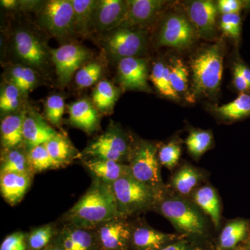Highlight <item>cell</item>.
Here are the masks:
<instances>
[{
  "mask_svg": "<svg viewBox=\"0 0 250 250\" xmlns=\"http://www.w3.org/2000/svg\"><path fill=\"white\" fill-rule=\"evenodd\" d=\"M120 217L111 186L93 178L84 195L63 215V223L81 228L93 229Z\"/></svg>",
  "mask_w": 250,
  "mask_h": 250,
  "instance_id": "6da1fadb",
  "label": "cell"
},
{
  "mask_svg": "<svg viewBox=\"0 0 250 250\" xmlns=\"http://www.w3.org/2000/svg\"><path fill=\"white\" fill-rule=\"evenodd\" d=\"M224 49L220 42L208 46L190 59L192 94L209 97L218 93L223 73Z\"/></svg>",
  "mask_w": 250,
  "mask_h": 250,
  "instance_id": "7a4b0ae2",
  "label": "cell"
},
{
  "mask_svg": "<svg viewBox=\"0 0 250 250\" xmlns=\"http://www.w3.org/2000/svg\"><path fill=\"white\" fill-rule=\"evenodd\" d=\"M131 174L136 180L147 186L155 194L157 201L165 196L157 147L148 141H141L131 148L129 158Z\"/></svg>",
  "mask_w": 250,
  "mask_h": 250,
  "instance_id": "3957f363",
  "label": "cell"
},
{
  "mask_svg": "<svg viewBox=\"0 0 250 250\" xmlns=\"http://www.w3.org/2000/svg\"><path fill=\"white\" fill-rule=\"evenodd\" d=\"M154 207L184 236L205 234L207 221L195 206L179 197H165L156 202Z\"/></svg>",
  "mask_w": 250,
  "mask_h": 250,
  "instance_id": "277c9868",
  "label": "cell"
},
{
  "mask_svg": "<svg viewBox=\"0 0 250 250\" xmlns=\"http://www.w3.org/2000/svg\"><path fill=\"white\" fill-rule=\"evenodd\" d=\"M120 216L127 218L154 207L157 199L149 188L131 174L123 176L111 185Z\"/></svg>",
  "mask_w": 250,
  "mask_h": 250,
  "instance_id": "5b68a950",
  "label": "cell"
},
{
  "mask_svg": "<svg viewBox=\"0 0 250 250\" xmlns=\"http://www.w3.org/2000/svg\"><path fill=\"white\" fill-rule=\"evenodd\" d=\"M131 147L125 133L116 126L108 128L85 148L82 156L125 164L129 161Z\"/></svg>",
  "mask_w": 250,
  "mask_h": 250,
  "instance_id": "8992f818",
  "label": "cell"
},
{
  "mask_svg": "<svg viewBox=\"0 0 250 250\" xmlns=\"http://www.w3.org/2000/svg\"><path fill=\"white\" fill-rule=\"evenodd\" d=\"M41 25L51 35L65 38L74 33V11L71 0L45 1L39 12Z\"/></svg>",
  "mask_w": 250,
  "mask_h": 250,
  "instance_id": "52a82bcc",
  "label": "cell"
},
{
  "mask_svg": "<svg viewBox=\"0 0 250 250\" xmlns=\"http://www.w3.org/2000/svg\"><path fill=\"white\" fill-rule=\"evenodd\" d=\"M103 45L112 58L121 59L136 57L146 48V36L142 30L130 27H118L108 31Z\"/></svg>",
  "mask_w": 250,
  "mask_h": 250,
  "instance_id": "ba28073f",
  "label": "cell"
},
{
  "mask_svg": "<svg viewBox=\"0 0 250 250\" xmlns=\"http://www.w3.org/2000/svg\"><path fill=\"white\" fill-rule=\"evenodd\" d=\"M13 47L18 59L25 65L41 69L52 60L50 49L32 31L18 29L13 36Z\"/></svg>",
  "mask_w": 250,
  "mask_h": 250,
  "instance_id": "9c48e42d",
  "label": "cell"
},
{
  "mask_svg": "<svg viewBox=\"0 0 250 250\" xmlns=\"http://www.w3.org/2000/svg\"><path fill=\"white\" fill-rule=\"evenodd\" d=\"M197 33L188 18L175 14L166 18L159 35V45L177 49L189 48L195 42Z\"/></svg>",
  "mask_w": 250,
  "mask_h": 250,
  "instance_id": "30bf717a",
  "label": "cell"
},
{
  "mask_svg": "<svg viewBox=\"0 0 250 250\" xmlns=\"http://www.w3.org/2000/svg\"><path fill=\"white\" fill-rule=\"evenodd\" d=\"M59 82L67 84L71 81L75 72L89 60V51L79 44H65L58 48L50 49Z\"/></svg>",
  "mask_w": 250,
  "mask_h": 250,
  "instance_id": "8fae6325",
  "label": "cell"
},
{
  "mask_svg": "<svg viewBox=\"0 0 250 250\" xmlns=\"http://www.w3.org/2000/svg\"><path fill=\"white\" fill-rule=\"evenodd\" d=\"M101 250H129L132 225L117 217L93 229Z\"/></svg>",
  "mask_w": 250,
  "mask_h": 250,
  "instance_id": "7c38bea8",
  "label": "cell"
},
{
  "mask_svg": "<svg viewBox=\"0 0 250 250\" xmlns=\"http://www.w3.org/2000/svg\"><path fill=\"white\" fill-rule=\"evenodd\" d=\"M187 11L197 35L207 40L213 39L217 32V4L210 0L192 1L189 3Z\"/></svg>",
  "mask_w": 250,
  "mask_h": 250,
  "instance_id": "4fadbf2b",
  "label": "cell"
},
{
  "mask_svg": "<svg viewBox=\"0 0 250 250\" xmlns=\"http://www.w3.org/2000/svg\"><path fill=\"white\" fill-rule=\"evenodd\" d=\"M117 72L120 83L125 90L152 91L147 83L149 75L144 59L138 57L121 59L118 62Z\"/></svg>",
  "mask_w": 250,
  "mask_h": 250,
  "instance_id": "5bb4252c",
  "label": "cell"
},
{
  "mask_svg": "<svg viewBox=\"0 0 250 250\" xmlns=\"http://www.w3.org/2000/svg\"><path fill=\"white\" fill-rule=\"evenodd\" d=\"M127 9L126 1L98 0L94 12L93 29L108 32L121 27Z\"/></svg>",
  "mask_w": 250,
  "mask_h": 250,
  "instance_id": "9a60e30c",
  "label": "cell"
},
{
  "mask_svg": "<svg viewBox=\"0 0 250 250\" xmlns=\"http://www.w3.org/2000/svg\"><path fill=\"white\" fill-rule=\"evenodd\" d=\"M62 250H101L95 231L63 223L54 238Z\"/></svg>",
  "mask_w": 250,
  "mask_h": 250,
  "instance_id": "2e32d148",
  "label": "cell"
},
{
  "mask_svg": "<svg viewBox=\"0 0 250 250\" xmlns=\"http://www.w3.org/2000/svg\"><path fill=\"white\" fill-rule=\"evenodd\" d=\"M184 236L161 232L148 225L132 226L129 250H160Z\"/></svg>",
  "mask_w": 250,
  "mask_h": 250,
  "instance_id": "e0dca14e",
  "label": "cell"
},
{
  "mask_svg": "<svg viewBox=\"0 0 250 250\" xmlns=\"http://www.w3.org/2000/svg\"><path fill=\"white\" fill-rule=\"evenodd\" d=\"M58 134L39 113L26 112L23 124L24 146L27 151L45 144Z\"/></svg>",
  "mask_w": 250,
  "mask_h": 250,
  "instance_id": "ac0fdd59",
  "label": "cell"
},
{
  "mask_svg": "<svg viewBox=\"0 0 250 250\" xmlns=\"http://www.w3.org/2000/svg\"><path fill=\"white\" fill-rule=\"evenodd\" d=\"M124 21L120 27H134L150 23L160 14L166 4L161 0H128Z\"/></svg>",
  "mask_w": 250,
  "mask_h": 250,
  "instance_id": "d6986e66",
  "label": "cell"
},
{
  "mask_svg": "<svg viewBox=\"0 0 250 250\" xmlns=\"http://www.w3.org/2000/svg\"><path fill=\"white\" fill-rule=\"evenodd\" d=\"M69 120L75 127L85 132L93 133L100 126V114L93 103L86 99L74 102L67 106Z\"/></svg>",
  "mask_w": 250,
  "mask_h": 250,
  "instance_id": "ffe728a7",
  "label": "cell"
},
{
  "mask_svg": "<svg viewBox=\"0 0 250 250\" xmlns=\"http://www.w3.org/2000/svg\"><path fill=\"white\" fill-rule=\"evenodd\" d=\"M32 177L16 172L0 174V190L5 201L11 206L21 202L30 187Z\"/></svg>",
  "mask_w": 250,
  "mask_h": 250,
  "instance_id": "44dd1931",
  "label": "cell"
},
{
  "mask_svg": "<svg viewBox=\"0 0 250 250\" xmlns=\"http://www.w3.org/2000/svg\"><path fill=\"white\" fill-rule=\"evenodd\" d=\"M93 178L111 186L123 176L131 174L129 166L105 159H88L83 162Z\"/></svg>",
  "mask_w": 250,
  "mask_h": 250,
  "instance_id": "7402d4cb",
  "label": "cell"
},
{
  "mask_svg": "<svg viewBox=\"0 0 250 250\" xmlns=\"http://www.w3.org/2000/svg\"><path fill=\"white\" fill-rule=\"evenodd\" d=\"M25 114V111L16 112L1 120L0 130L3 149H11L24 145L23 124Z\"/></svg>",
  "mask_w": 250,
  "mask_h": 250,
  "instance_id": "603a6c76",
  "label": "cell"
},
{
  "mask_svg": "<svg viewBox=\"0 0 250 250\" xmlns=\"http://www.w3.org/2000/svg\"><path fill=\"white\" fill-rule=\"evenodd\" d=\"M0 170L1 173L16 172L34 175L25 147L21 146L11 149H3Z\"/></svg>",
  "mask_w": 250,
  "mask_h": 250,
  "instance_id": "cb8c5ba5",
  "label": "cell"
},
{
  "mask_svg": "<svg viewBox=\"0 0 250 250\" xmlns=\"http://www.w3.org/2000/svg\"><path fill=\"white\" fill-rule=\"evenodd\" d=\"M44 145L57 167L67 165L82 156L66 136L59 133Z\"/></svg>",
  "mask_w": 250,
  "mask_h": 250,
  "instance_id": "d4e9b609",
  "label": "cell"
},
{
  "mask_svg": "<svg viewBox=\"0 0 250 250\" xmlns=\"http://www.w3.org/2000/svg\"><path fill=\"white\" fill-rule=\"evenodd\" d=\"M74 11V33L85 36L93 29L97 0H71Z\"/></svg>",
  "mask_w": 250,
  "mask_h": 250,
  "instance_id": "484cf974",
  "label": "cell"
},
{
  "mask_svg": "<svg viewBox=\"0 0 250 250\" xmlns=\"http://www.w3.org/2000/svg\"><path fill=\"white\" fill-rule=\"evenodd\" d=\"M193 199L195 204L209 215L213 225L218 228L221 219V208L215 189L209 186L200 188L194 194Z\"/></svg>",
  "mask_w": 250,
  "mask_h": 250,
  "instance_id": "4316f807",
  "label": "cell"
},
{
  "mask_svg": "<svg viewBox=\"0 0 250 250\" xmlns=\"http://www.w3.org/2000/svg\"><path fill=\"white\" fill-rule=\"evenodd\" d=\"M249 228V224L245 220H233L228 224L223 229L219 238V249H235L238 243L248 238Z\"/></svg>",
  "mask_w": 250,
  "mask_h": 250,
  "instance_id": "83f0119b",
  "label": "cell"
},
{
  "mask_svg": "<svg viewBox=\"0 0 250 250\" xmlns=\"http://www.w3.org/2000/svg\"><path fill=\"white\" fill-rule=\"evenodd\" d=\"M213 111L218 116L230 121H239L250 116V93H240L231 103L215 106Z\"/></svg>",
  "mask_w": 250,
  "mask_h": 250,
  "instance_id": "f1b7e54d",
  "label": "cell"
},
{
  "mask_svg": "<svg viewBox=\"0 0 250 250\" xmlns=\"http://www.w3.org/2000/svg\"><path fill=\"white\" fill-rule=\"evenodd\" d=\"M7 77L8 82L16 85L22 95L34 89L39 82L35 70L27 65H14L8 70Z\"/></svg>",
  "mask_w": 250,
  "mask_h": 250,
  "instance_id": "f546056e",
  "label": "cell"
},
{
  "mask_svg": "<svg viewBox=\"0 0 250 250\" xmlns=\"http://www.w3.org/2000/svg\"><path fill=\"white\" fill-rule=\"evenodd\" d=\"M149 80L158 91L166 98L179 100L180 96L176 93L171 85L168 66L163 62H156L153 65Z\"/></svg>",
  "mask_w": 250,
  "mask_h": 250,
  "instance_id": "4dcf8cb0",
  "label": "cell"
},
{
  "mask_svg": "<svg viewBox=\"0 0 250 250\" xmlns=\"http://www.w3.org/2000/svg\"><path fill=\"white\" fill-rule=\"evenodd\" d=\"M118 98V90L111 82L103 80L99 82L93 93V103L98 111H111Z\"/></svg>",
  "mask_w": 250,
  "mask_h": 250,
  "instance_id": "1f68e13d",
  "label": "cell"
},
{
  "mask_svg": "<svg viewBox=\"0 0 250 250\" xmlns=\"http://www.w3.org/2000/svg\"><path fill=\"white\" fill-rule=\"evenodd\" d=\"M59 227L54 224L34 228L27 233V250H46L54 242Z\"/></svg>",
  "mask_w": 250,
  "mask_h": 250,
  "instance_id": "d6a6232c",
  "label": "cell"
},
{
  "mask_svg": "<svg viewBox=\"0 0 250 250\" xmlns=\"http://www.w3.org/2000/svg\"><path fill=\"white\" fill-rule=\"evenodd\" d=\"M202 174L197 169L189 166H184L172 178V187L182 195H188L200 182Z\"/></svg>",
  "mask_w": 250,
  "mask_h": 250,
  "instance_id": "836d02e7",
  "label": "cell"
},
{
  "mask_svg": "<svg viewBox=\"0 0 250 250\" xmlns=\"http://www.w3.org/2000/svg\"><path fill=\"white\" fill-rule=\"evenodd\" d=\"M170 71L171 85L174 91L179 96L181 94L187 95V98H190V95L188 92V69L183 61L179 59L171 60L170 65H167Z\"/></svg>",
  "mask_w": 250,
  "mask_h": 250,
  "instance_id": "e575fe53",
  "label": "cell"
},
{
  "mask_svg": "<svg viewBox=\"0 0 250 250\" xmlns=\"http://www.w3.org/2000/svg\"><path fill=\"white\" fill-rule=\"evenodd\" d=\"M213 135L206 130H193L188 136L186 144L188 150L195 158H200L211 147Z\"/></svg>",
  "mask_w": 250,
  "mask_h": 250,
  "instance_id": "d590c367",
  "label": "cell"
},
{
  "mask_svg": "<svg viewBox=\"0 0 250 250\" xmlns=\"http://www.w3.org/2000/svg\"><path fill=\"white\" fill-rule=\"evenodd\" d=\"M22 95L16 85L7 82L1 87L0 95V108L3 113H14L18 112Z\"/></svg>",
  "mask_w": 250,
  "mask_h": 250,
  "instance_id": "8d00e7d4",
  "label": "cell"
},
{
  "mask_svg": "<svg viewBox=\"0 0 250 250\" xmlns=\"http://www.w3.org/2000/svg\"><path fill=\"white\" fill-rule=\"evenodd\" d=\"M28 156L34 173L43 172L49 169L57 168L55 163L47 152L45 145L36 146L28 151Z\"/></svg>",
  "mask_w": 250,
  "mask_h": 250,
  "instance_id": "74e56055",
  "label": "cell"
},
{
  "mask_svg": "<svg viewBox=\"0 0 250 250\" xmlns=\"http://www.w3.org/2000/svg\"><path fill=\"white\" fill-rule=\"evenodd\" d=\"M103 67L98 62H91L83 65L75 75V82L81 88H88L100 80Z\"/></svg>",
  "mask_w": 250,
  "mask_h": 250,
  "instance_id": "f35d334b",
  "label": "cell"
},
{
  "mask_svg": "<svg viewBox=\"0 0 250 250\" xmlns=\"http://www.w3.org/2000/svg\"><path fill=\"white\" fill-rule=\"evenodd\" d=\"M65 111V100L59 95H52L46 100L45 116L51 124L58 126Z\"/></svg>",
  "mask_w": 250,
  "mask_h": 250,
  "instance_id": "ab89813d",
  "label": "cell"
},
{
  "mask_svg": "<svg viewBox=\"0 0 250 250\" xmlns=\"http://www.w3.org/2000/svg\"><path fill=\"white\" fill-rule=\"evenodd\" d=\"M182 155L180 146L177 142H170L164 145L158 151V159L160 165L172 169L178 164Z\"/></svg>",
  "mask_w": 250,
  "mask_h": 250,
  "instance_id": "60d3db41",
  "label": "cell"
},
{
  "mask_svg": "<svg viewBox=\"0 0 250 250\" xmlns=\"http://www.w3.org/2000/svg\"><path fill=\"white\" fill-rule=\"evenodd\" d=\"M242 20L240 14L223 15L220 27L222 31L228 37L238 40L241 33Z\"/></svg>",
  "mask_w": 250,
  "mask_h": 250,
  "instance_id": "b9f144b4",
  "label": "cell"
},
{
  "mask_svg": "<svg viewBox=\"0 0 250 250\" xmlns=\"http://www.w3.org/2000/svg\"><path fill=\"white\" fill-rule=\"evenodd\" d=\"M27 233L15 232L4 238L0 250H27Z\"/></svg>",
  "mask_w": 250,
  "mask_h": 250,
  "instance_id": "7bdbcfd3",
  "label": "cell"
},
{
  "mask_svg": "<svg viewBox=\"0 0 250 250\" xmlns=\"http://www.w3.org/2000/svg\"><path fill=\"white\" fill-rule=\"evenodd\" d=\"M217 6L219 12L223 15L240 14L242 10L250 9V1L220 0Z\"/></svg>",
  "mask_w": 250,
  "mask_h": 250,
  "instance_id": "ee69618b",
  "label": "cell"
},
{
  "mask_svg": "<svg viewBox=\"0 0 250 250\" xmlns=\"http://www.w3.org/2000/svg\"><path fill=\"white\" fill-rule=\"evenodd\" d=\"M233 85L235 88L240 92V93H250V87L248 82L245 80L244 77L234 65L233 67Z\"/></svg>",
  "mask_w": 250,
  "mask_h": 250,
  "instance_id": "f6af8a7d",
  "label": "cell"
},
{
  "mask_svg": "<svg viewBox=\"0 0 250 250\" xmlns=\"http://www.w3.org/2000/svg\"><path fill=\"white\" fill-rule=\"evenodd\" d=\"M160 250H201L199 247L195 246L190 242L188 241L187 240L182 239L179 240L171 243L168 246H166L165 248H162Z\"/></svg>",
  "mask_w": 250,
  "mask_h": 250,
  "instance_id": "bcb514c9",
  "label": "cell"
},
{
  "mask_svg": "<svg viewBox=\"0 0 250 250\" xmlns=\"http://www.w3.org/2000/svg\"><path fill=\"white\" fill-rule=\"evenodd\" d=\"M235 66L238 69L250 87V68L243 62H237Z\"/></svg>",
  "mask_w": 250,
  "mask_h": 250,
  "instance_id": "7dc6e473",
  "label": "cell"
},
{
  "mask_svg": "<svg viewBox=\"0 0 250 250\" xmlns=\"http://www.w3.org/2000/svg\"><path fill=\"white\" fill-rule=\"evenodd\" d=\"M21 1H16V0H3L1 1V4L3 7L7 9H14L17 8Z\"/></svg>",
  "mask_w": 250,
  "mask_h": 250,
  "instance_id": "c3c4849f",
  "label": "cell"
},
{
  "mask_svg": "<svg viewBox=\"0 0 250 250\" xmlns=\"http://www.w3.org/2000/svg\"><path fill=\"white\" fill-rule=\"evenodd\" d=\"M46 250H62V249L54 240V242L52 243V244L51 245V246H49V248H47V249Z\"/></svg>",
  "mask_w": 250,
  "mask_h": 250,
  "instance_id": "681fc988",
  "label": "cell"
},
{
  "mask_svg": "<svg viewBox=\"0 0 250 250\" xmlns=\"http://www.w3.org/2000/svg\"><path fill=\"white\" fill-rule=\"evenodd\" d=\"M247 239H248V241H247L246 246H244L245 249L246 250H250V233Z\"/></svg>",
  "mask_w": 250,
  "mask_h": 250,
  "instance_id": "f907efd6",
  "label": "cell"
},
{
  "mask_svg": "<svg viewBox=\"0 0 250 250\" xmlns=\"http://www.w3.org/2000/svg\"><path fill=\"white\" fill-rule=\"evenodd\" d=\"M231 250H246V249H245V247H238V248H236L235 249Z\"/></svg>",
  "mask_w": 250,
  "mask_h": 250,
  "instance_id": "816d5d0a",
  "label": "cell"
}]
</instances>
